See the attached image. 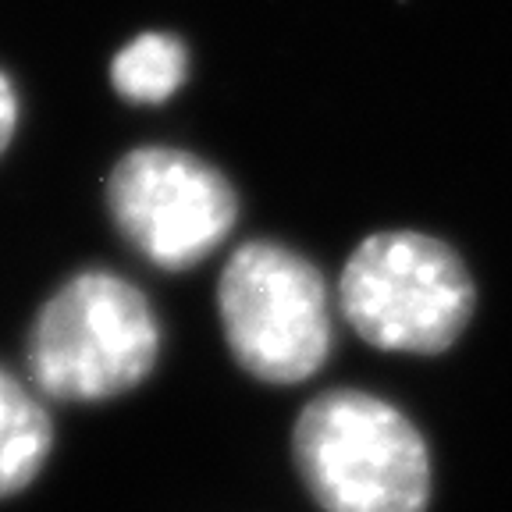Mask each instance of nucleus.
<instances>
[{
	"mask_svg": "<svg viewBox=\"0 0 512 512\" xmlns=\"http://www.w3.org/2000/svg\"><path fill=\"white\" fill-rule=\"evenodd\" d=\"M189 75V50L175 32H139L114 54L111 86L128 104H164Z\"/></svg>",
	"mask_w": 512,
	"mask_h": 512,
	"instance_id": "obj_7",
	"label": "nucleus"
},
{
	"mask_svg": "<svg viewBox=\"0 0 512 512\" xmlns=\"http://www.w3.org/2000/svg\"><path fill=\"white\" fill-rule=\"evenodd\" d=\"M118 235L160 271H189L228 242L239 196L221 168L178 146H136L107 175Z\"/></svg>",
	"mask_w": 512,
	"mask_h": 512,
	"instance_id": "obj_5",
	"label": "nucleus"
},
{
	"mask_svg": "<svg viewBox=\"0 0 512 512\" xmlns=\"http://www.w3.org/2000/svg\"><path fill=\"white\" fill-rule=\"evenodd\" d=\"M54 424L40 395L0 367V498L25 491L47 466Z\"/></svg>",
	"mask_w": 512,
	"mask_h": 512,
	"instance_id": "obj_6",
	"label": "nucleus"
},
{
	"mask_svg": "<svg viewBox=\"0 0 512 512\" xmlns=\"http://www.w3.org/2000/svg\"><path fill=\"white\" fill-rule=\"evenodd\" d=\"M292 456L324 512H427L431 502L424 434L381 395L338 388L306 402Z\"/></svg>",
	"mask_w": 512,
	"mask_h": 512,
	"instance_id": "obj_2",
	"label": "nucleus"
},
{
	"mask_svg": "<svg viewBox=\"0 0 512 512\" xmlns=\"http://www.w3.org/2000/svg\"><path fill=\"white\" fill-rule=\"evenodd\" d=\"M338 306L374 349L438 356L470 328L477 285L448 242L392 228L352 249L338 278Z\"/></svg>",
	"mask_w": 512,
	"mask_h": 512,
	"instance_id": "obj_3",
	"label": "nucleus"
},
{
	"mask_svg": "<svg viewBox=\"0 0 512 512\" xmlns=\"http://www.w3.org/2000/svg\"><path fill=\"white\" fill-rule=\"evenodd\" d=\"M18 111H22V107H18L15 82L0 72V157H4V150H8L18 132Z\"/></svg>",
	"mask_w": 512,
	"mask_h": 512,
	"instance_id": "obj_8",
	"label": "nucleus"
},
{
	"mask_svg": "<svg viewBox=\"0 0 512 512\" xmlns=\"http://www.w3.org/2000/svg\"><path fill=\"white\" fill-rule=\"evenodd\" d=\"M160 360V324L139 285L114 271L72 274L36 310L25 370L36 395L107 402L132 392Z\"/></svg>",
	"mask_w": 512,
	"mask_h": 512,
	"instance_id": "obj_1",
	"label": "nucleus"
},
{
	"mask_svg": "<svg viewBox=\"0 0 512 512\" xmlns=\"http://www.w3.org/2000/svg\"><path fill=\"white\" fill-rule=\"evenodd\" d=\"M217 317L235 363L264 384H299L331 356L324 274L281 242L253 239L228 256Z\"/></svg>",
	"mask_w": 512,
	"mask_h": 512,
	"instance_id": "obj_4",
	"label": "nucleus"
}]
</instances>
